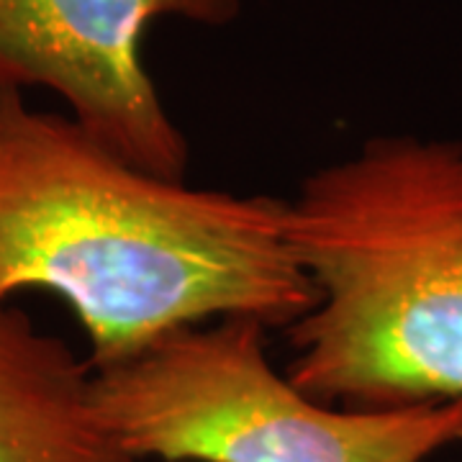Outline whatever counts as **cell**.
Segmentation results:
<instances>
[{
	"label": "cell",
	"instance_id": "obj_1",
	"mask_svg": "<svg viewBox=\"0 0 462 462\" xmlns=\"http://www.w3.org/2000/svg\"><path fill=\"white\" fill-rule=\"evenodd\" d=\"M282 203L136 170L75 118L0 88V303L44 288L111 367L182 327H293L319 300L282 234Z\"/></svg>",
	"mask_w": 462,
	"mask_h": 462
},
{
	"label": "cell",
	"instance_id": "obj_2",
	"mask_svg": "<svg viewBox=\"0 0 462 462\" xmlns=\"http://www.w3.org/2000/svg\"><path fill=\"white\" fill-rule=\"evenodd\" d=\"M319 300L288 375L319 403L462 401V142L378 136L282 203Z\"/></svg>",
	"mask_w": 462,
	"mask_h": 462
},
{
	"label": "cell",
	"instance_id": "obj_3",
	"mask_svg": "<svg viewBox=\"0 0 462 462\" xmlns=\"http://www.w3.org/2000/svg\"><path fill=\"white\" fill-rule=\"evenodd\" d=\"M93 406L126 460L427 462L462 442V401L337 411L267 360V327H182L93 370Z\"/></svg>",
	"mask_w": 462,
	"mask_h": 462
},
{
	"label": "cell",
	"instance_id": "obj_4",
	"mask_svg": "<svg viewBox=\"0 0 462 462\" xmlns=\"http://www.w3.org/2000/svg\"><path fill=\"white\" fill-rule=\"evenodd\" d=\"M242 0H0V88H47L136 170L182 180L188 142L142 60L152 21L229 26Z\"/></svg>",
	"mask_w": 462,
	"mask_h": 462
},
{
	"label": "cell",
	"instance_id": "obj_5",
	"mask_svg": "<svg viewBox=\"0 0 462 462\" xmlns=\"http://www.w3.org/2000/svg\"><path fill=\"white\" fill-rule=\"evenodd\" d=\"M0 462H132L93 406V367L0 303Z\"/></svg>",
	"mask_w": 462,
	"mask_h": 462
}]
</instances>
